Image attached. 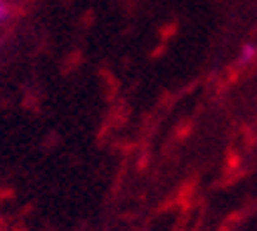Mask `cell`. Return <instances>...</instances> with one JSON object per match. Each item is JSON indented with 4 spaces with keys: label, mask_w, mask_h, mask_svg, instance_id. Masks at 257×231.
<instances>
[{
    "label": "cell",
    "mask_w": 257,
    "mask_h": 231,
    "mask_svg": "<svg viewBox=\"0 0 257 231\" xmlns=\"http://www.w3.org/2000/svg\"><path fill=\"white\" fill-rule=\"evenodd\" d=\"M12 17V5L10 0H0V24H5Z\"/></svg>",
    "instance_id": "obj_1"
}]
</instances>
